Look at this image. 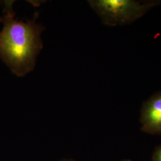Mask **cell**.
<instances>
[{"label":"cell","mask_w":161,"mask_h":161,"mask_svg":"<svg viewBox=\"0 0 161 161\" xmlns=\"http://www.w3.org/2000/svg\"><path fill=\"white\" fill-rule=\"evenodd\" d=\"M3 28L0 31V59L17 76H23L34 69L36 58L43 47L41 34L44 28L32 20L19 21L14 17L13 1H5Z\"/></svg>","instance_id":"1"},{"label":"cell","mask_w":161,"mask_h":161,"mask_svg":"<svg viewBox=\"0 0 161 161\" xmlns=\"http://www.w3.org/2000/svg\"><path fill=\"white\" fill-rule=\"evenodd\" d=\"M88 3L102 22L109 26L128 25L142 17L161 3L134 0H90Z\"/></svg>","instance_id":"2"},{"label":"cell","mask_w":161,"mask_h":161,"mask_svg":"<svg viewBox=\"0 0 161 161\" xmlns=\"http://www.w3.org/2000/svg\"><path fill=\"white\" fill-rule=\"evenodd\" d=\"M140 122L142 131L152 135H161V91L153 94L143 103Z\"/></svg>","instance_id":"3"},{"label":"cell","mask_w":161,"mask_h":161,"mask_svg":"<svg viewBox=\"0 0 161 161\" xmlns=\"http://www.w3.org/2000/svg\"><path fill=\"white\" fill-rule=\"evenodd\" d=\"M152 161H161V144L156 147L152 155Z\"/></svg>","instance_id":"4"},{"label":"cell","mask_w":161,"mask_h":161,"mask_svg":"<svg viewBox=\"0 0 161 161\" xmlns=\"http://www.w3.org/2000/svg\"><path fill=\"white\" fill-rule=\"evenodd\" d=\"M129 161V160H125V161Z\"/></svg>","instance_id":"5"}]
</instances>
